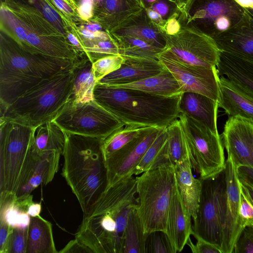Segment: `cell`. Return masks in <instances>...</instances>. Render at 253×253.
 I'll list each match as a JSON object with an SVG mask.
<instances>
[{"label": "cell", "instance_id": "cell-27", "mask_svg": "<svg viewBox=\"0 0 253 253\" xmlns=\"http://www.w3.org/2000/svg\"><path fill=\"white\" fill-rule=\"evenodd\" d=\"M115 88L139 90L150 94L169 97L181 93L180 86L171 73L165 69L161 73L141 81L120 84L109 85Z\"/></svg>", "mask_w": 253, "mask_h": 253}, {"label": "cell", "instance_id": "cell-42", "mask_svg": "<svg viewBox=\"0 0 253 253\" xmlns=\"http://www.w3.org/2000/svg\"><path fill=\"white\" fill-rule=\"evenodd\" d=\"M233 253H253V226L245 227L242 230Z\"/></svg>", "mask_w": 253, "mask_h": 253}, {"label": "cell", "instance_id": "cell-50", "mask_svg": "<svg viewBox=\"0 0 253 253\" xmlns=\"http://www.w3.org/2000/svg\"><path fill=\"white\" fill-rule=\"evenodd\" d=\"M10 24L15 30L18 38L21 41H26L27 34L25 30L17 23V21L12 16H8Z\"/></svg>", "mask_w": 253, "mask_h": 253}, {"label": "cell", "instance_id": "cell-44", "mask_svg": "<svg viewBox=\"0 0 253 253\" xmlns=\"http://www.w3.org/2000/svg\"><path fill=\"white\" fill-rule=\"evenodd\" d=\"M197 240L195 244L191 241L190 238L188 239L187 245L193 253H222L221 249L210 242L198 237H194Z\"/></svg>", "mask_w": 253, "mask_h": 253}, {"label": "cell", "instance_id": "cell-4", "mask_svg": "<svg viewBox=\"0 0 253 253\" xmlns=\"http://www.w3.org/2000/svg\"><path fill=\"white\" fill-rule=\"evenodd\" d=\"M76 61L3 46L0 58V109L43 80L73 66Z\"/></svg>", "mask_w": 253, "mask_h": 253}, {"label": "cell", "instance_id": "cell-25", "mask_svg": "<svg viewBox=\"0 0 253 253\" xmlns=\"http://www.w3.org/2000/svg\"><path fill=\"white\" fill-rule=\"evenodd\" d=\"M33 202L31 194L17 197L12 193L0 192V221L13 228L28 227L31 217L28 209Z\"/></svg>", "mask_w": 253, "mask_h": 253}, {"label": "cell", "instance_id": "cell-10", "mask_svg": "<svg viewBox=\"0 0 253 253\" xmlns=\"http://www.w3.org/2000/svg\"><path fill=\"white\" fill-rule=\"evenodd\" d=\"M202 181V191L197 216L193 219L192 235L221 249L226 201L225 170L214 177Z\"/></svg>", "mask_w": 253, "mask_h": 253}, {"label": "cell", "instance_id": "cell-26", "mask_svg": "<svg viewBox=\"0 0 253 253\" xmlns=\"http://www.w3.org/2000/svg\"><path fill=\"white\" fill-rule=\"evenodd\" d=\"M189 159L175 167V180L185 207L194 219L197 216L202 181L192 173Z\"/></svg>", "mask_w": 253, "mask_h": 253}, {"label": "cell", "instance_id": "cell-62", "mask_svg": "<svg viewBox=\"0 0 253 253\" xmlns=\"http://www.w3.org/2000/svg\"><path fill=\"white\" fill-rule=\"evenodd\" d=\"M96 0V1H98L100 2V1H102L103 0Z\"/></svg>", "mask_w": 253, "mask_h": 253}, {"label": "cell", "instance_id": "cell-22", "mask_svg": "<svg viewBox=\"0 0 253 253\" xmlns=\"http://www.w3.org/2000/svg\"><path fill=\"white\" fill-rule=\"evenodd\" d=\"M218 102L203 94L185 92L182 93L180 112L196 120L218 133L217 127Z\"/></svg>", "mask_w": 253, "mask_h": 253}, {"label": "cell", "instance_id": "cell-1", "mask_svg": "<svg viewBox=\"0 0 253 253\" xmlns=\"http://www.w3.org/2000/svg\"><path fill=\"white\" fill-rule=\"evenodd\" d=\"M136 177H126L109 187L75 235L95 253H123L127 216L137 205Z\"/></svg>", "mask_w": 253, "mask_h": 253}, {"label": "cell", "instance_id": "cell-31", "mask_svg": "<svg viewBox=\"0 0 253 253\" xmlns=\"http://www.w3.org/2000/svg\"><path fill=\"white\" fill-rule=\"evenodd\" d=\"M106 25L112 30L144 8L139 0H104Z\"/></svg>", "mask_w": 253, "mask_h": 253}, {"label": "cell", "instance_id": "cell-15", "mask_svg": "<svg viewBox=\"0 0 253 253\" xmlns=\"http://www.w3.org/2000/svg\"><path fill=\"white\" fill-rule=\"evenodd\" d=\"M227 156L236 167L253 168V122L240 116L229 117L222 134Z\"/></svg>", "mask_w": 253, "mask_h": 253}, {"label": "cell", "instance_id": "cell-18", "mask_svg": "<svg viewBox=\"0 0 253 253\" xmlns=\"http://www.w3.org/2000/svg\"><path fill=\"white\" fill-rule=\"evenodd\" d=\"M117 70L107 75L97 83L106 85H120L134 83L156 75L166 68L158 59L124 57Z\"/></svg>", "mask_w": 253, "mask_h": 253}, {"label": "cell", "instance_id": "cell-47", "mask_svg": "<svg viewBox=\"0 0 253 253\" xmlns=\"http://www.w3.org/2000/svg\"><path fill=\"white\" fill-rule=\"evenodd\" d=\"M238 179L241 191L253 205V183L239 175Z\"/></svg>", "mask_w": 253, "mask_h": 253}, {"label": "cell", "instance_id": "cell-61", "mask_svg": "<svg viewBox=\"0 0 253 253\" xmlns=\"http://www.w3.org/2000/svg\"><path fill=\"white\" fill-rule=\"evenodd\" d=\"M187 0H177L180 10Z\"/></svg>", "mask_w": 253, "mask_h": 253}, {"label": "cell", "instance_id": "cell-48", "mask_svg": "<svg viewBox=\"0 0 253 253\" xmlns=\"http://www.w3.org/2000/svg\"><path fill=\"white\" fill-rule=\"evenodd\" d=\"M179 15L174 16L167 21L164 30L166 33L172 35L180 31L181 26L178 19Z\"/></svg>", "mask_w": 253, "mask_h": 253}, {"label": "cell", "instance_id": "cell-51", "mask_svg": "<svg viewBox=\"0 0 253 253\" xmlns=\"http://www.w3.org/2000/svg\"><path fill=\"white\" fill-rule=\"evenodd\" d=\"M82 34L88 39L96 38L98 40H107L111 37L109 34L99 31L93 32L87 30H83Z\"/></svg>", "mask_w": 253, "mask_h": 253}, {"label": "cell", "instance_id": "cell-60", "mask_svg": "<svg viewBox=\"0 0 253 253\" xmlns=\"http://www.w3.org/2000/svg\"><path fill=\"white\" fill-rule=\"evenodd\" d=\"M86 30L94 32L99 31L101 29V27L100 24L98 23H93L88 24L86 26Z\"/></svg>", "mask_w": 253, "mask_h": 253}, {"label": "cell", "instance_id": "cell-30", "mask_svg": "<svg viewBox=\"0 0 253 253\" xmlns=\"http://www.w3.org/2000/svg\"><path fill=\"white\" fill-rule=\"evenodd\" d=\"M61 155L54 154L39 157V159L30 179L20 190L17 197L28 195L40 185H46L53 179L58 170Z\"/></svg>", "mask_w": 253, "mask_h": 253}, {"label": "cell", "instance_id": "cell-3", "mask_svg": "<svg viewBox=\"0 0 253 253\" xmlns=\"http://www.w3.org/2000/svg\"><path fill=\"white\" fill-rule=\"evenodd\" d=\"M182 93L165 97L96 83L93 98L125 125L163 128L178 119Z\"/></svg>", "mask_w": 253, "mask_h": 253}, {"label": "cell", "instance_id": "cell-8", "mask_svg": "<svg viewBox=\"0 0 253 253\" xmlns=\"http://www.w3.org/2000/svg\"><path fill=\"white\" fill-rule=\"evenodd\" d=\"M178 118L192 169L202 180L215 177L224 169L226 161L219 133L184 113H180Z\"/></svg>", "mask_w": 253, "mask_h": 253}, {"label": "cell", "instance_id": "cell-35", "mask_svg": "<svg viewBox=\"0 0 253 253\" xmlns=\"http://www.w3.org/2000/svg\"><path fill=\"white\" fill-rule=\"evenodd\" d=\"M113 37L118 47L119 54L123 57L158 59L159 54L164 50L138 39Z\"/></svg>", "mask_w": 253, "mask_h": 253}, {"label": "cell", "instance_id": "cell-23", "mask_svg": "<svg viewBox=\"0 0 253 253\" xmlns=\"http://www.w3.org/2000/svg\"><path fill=\"white\" fill-rule=\"evenodd\" d=\"M65 132L52 121L43 123L33 129L31 149L38 157L63 155Z\"/></svg>", "mask_w": 253, "mask_h": 253}, {"label": "cell", "instance_id": "cell-16", "mask_svg": "<svg viewBox=\"0 0 253 253\" xmlns=\"http://www.w3.org/2000/svg\"><path fill=\"white\" fill-rule=\"evenodd\" d=\"M226 201L223 227L222 253H233L235 244L242 231L239 220L240 189L237 167L230 157L225 161Z\"/></svg>", "mask_w": 253, "mask_h": 253}, {"label": "cell", "instance_id": "cell-57", "mask_svg": "<svg viewBox=\"0 0 253 253\" xmlns=\"http://www.w3.org/2000/svg\"><path fill=\"white\" fill-rule=\"evenodd\" d=\"M53 1L58 8L67 13L71 12V9L70 7L62 0H53Z\"/></svg>", "mask_w": 253, "mask_h": 253}, {"label": "cell", "instance_id": "cell-39", "mask_svg": "<svg viewBox=\"0 0 253 253\" xmlns=\"http://www.w3.org/2000/svg\"><path fill=\"white\" fill-rule=\"evenodd\" d=\"M120 54L105 56L92 63V69L96 83L107 75L118 70L124 61Z\"/></svg>", "mask_w": 253, "mask_h": 253}, {"label": "cell", "instance_id": "cell-9", "mask_svg": "<svg viewBox=\"0 0 253 253\" xmlns=\"http://www.w3.org/2000/svg\"><path fill=\"white\" fill-rule=\"evenodd\" d=\"M245 12L236 0H187L178 19L213 39L240 22Z\"/></svg>", "mask_w": 253, "mask_h": 253}, {"label": "cell", "instance_id": "cell-2", "mask_svg": "<svg viewBox=\"0 0 253 253\" xmlns=\"http://www.w3.org/2000/svg\"><path fill=\"white\" fill-rule=\"evenodd\" d=\"M65 134L62 175L79 202L83 218L88 217L108 186L103 138Z\"/></svg>", "mask_w": 253, "mask_h": 253}, {"label": "cell", "instance_id": "cell-24", "mask_svg": "<svg viewBox=\"0 0 253 253\" xmlns=\"http://www.w3.org/2000/svg\"><path fill=\"white\" fill-rule=\"evenodd\" d=\"M218 107L229 117L240 116L253 122V99L241 92L223 76L218 80Z\"/></svg>", "mask_w": 253, "mask_h": 253}, {"label": "cell", "instance_id": "cell-55", "mask_svg": "<svg viewBox=\"0 0 253 253\" xmlns=\"http://www.w3.org/2000/svg\"><path fill=\"white\" fill-rule=\"evenodd\" d=\"M41 204L40 203H33L28 209V213L31 217H35L40 215L41 211Z\"/></svg>", "mask_w": 253, "mask_h": 253}, {"label": "cell", "instance_id": "cell-58", "mask_svg": "<svg viewBox=\"0 0 253 253\" xmlns=\"http://www.w3.org/2000/svg\"><path fill=\"white\" fill-rule=\"evenodd\" d=\"M244 8L253 10V0H236Z\"/></svg>", "mask_w": 253, "mask_h": 253}, {"label": "cell", "instance_id": "cell-36", "mask_svg": "<svg viewBox=\"0 0 253 253\" xmlns=\"http://www.w3.org/2000/svg\"><path fill=\"white\" fill-rule=\"evenodd\" d=\"M146 127L124 125L103 138L102 149L105 160L135 138Z\"/></svg>", "mask_w": 253, "mask_h": 253}, {"label": "cell", "instance_id": "cell-7", "mask_svg": "<svg viewBox=\"0 0 253 253\" xmlns=\"http://www.w3.org/2000/svg\"><path fill=\"white\" fill-rule=\"evenodd\" d=\"M136 177L137 210L147 234L166 232L169 205L176 183L175 167L163 164Z\"/></svg>", "mask_w": 253, "mask_h": 253}, {"label": "cell", "instance_id": "cell-43", "mask_svg": "<svg viewBox=\"0 0 253 253\" xmlns=\"http://www.w3.org/2000/svg\"><path fill=\"white\" fill-rule=\"evenodd\" d=\"M239 220L242 230L245 227L253 226V205L241 190Z\"/></svg>", "mask_w": 253, "mask_h": 253}, {"label": "cell", "instance_id": "cell-21", "mask_svg": "<svg viewBox=\"0 0 253 253\" xmlns=\"http://www.w3.org/2000/svg\"><path fill=\"white\" fill-rule=\"evenodd\" d=\"M163 32L152 23L145 9L112 30L113 36L138 39L164 49L166 40Z\"/></svg>", "mask_w": 253, "mask_h": 253}, {"label": "cell", "instance_id": "cell-5", "mask_svg": "<svg viewBox=\"0 0 253 253\" xmlns=\"http://www.w3.org/2000/svg\"><path fill=\"white\" fill-rule=\"evenodd\" d=\"M73 66L43 80L0 109V118L32 127L52 121L70 99Z\"/></svg>", "mask_w": 253, "mask_h": 253}, {"label": "cell", "instance_id": "cell-6", "mask_svg": "<svg viewBox=\"0 0 253 253\" xmlns=\"http://www.w3.org/2000/svg\"><path fill=\"white\" fill-rule=\"evenodd\" d=\"M0 192L15 194L30 179L39 157L31 150L33 127L0 119Z\"/></svg>", "mask_w": 253, "mask_h": 253}, {"label": "cell", "instance_id": "cell-37", "mask_svg": "<svg viewBox=\"0 0 253 253\" xmlns=\"http://www.w3.org/2000/svg\"><path fill=\"white\" fill-rule=\"evenodd\" d=\"M84 48L92 63L109 55L119 54L116 42L112 37L107 40H99L96 42L85 45Z\"/></svg>", "mask_w": 253, "mask_h": 253}, {"label": "cell", "instance_id": "cell-17", "mask_svg": "<svg viewBox=\"0 0 253 253\" xmlns=\"http://www.w3.org/2000/svg\"><path fill=\"white\" fill-rule=\"evenodd\" d=\"M213 40L220 51L253 63V13L245 8L240 22Z\"/></svg>", "mask_w": 253, "mask_h": 253}, {"label": "cell", "instance_id": "cell-53", "mask_svg": "<svg viewBox=\"0 0 253 253\" xmlns=\"http://www.w3.org/2000/svg\"><path fill=\"white\" fill-rule=\"evenodd\" d=\"M44 16L50 21H54L58 19V15L55 10L48 5H45L43 8Z\"/></svg>", "mask_w": 253, "mask_h": 253}, {"label": "cell", "instance_id": "cell-19", "mask_svg": "<svg viewBox=\"0 0 253 253\" xmlns=\"http://www.w3.org/2000/svg\"><path fill=\"white\" fill-rule=\"evenodd\" d=\"M192 232L191 216L185 207L175 183L169 205L166 231L174 253L183 250Z\"/></svg>", "mask_w": 253, "mask_h": 253}, {"label": "cell", "instance_id": "cell-41", "mask_svg": "<svg viewBox=\"0 0 253 253\" xmlns=\"http://www.w3.org/2000/svg\"><path fill=\"white\" fill-rule=\"evenodd\" d=\"M148 9L157 13L166 22L180 14V7L176 0H158Z\"/></svg>", "mask_w": 253, "mask_h": 253}, {"label": "cell", "instance_id": "cell-54", "mask_svg": "<svg viewBox=\"0 0 253 253\" xmlns=\"http://www.w3.org/2000/svg\"><path fill=\"white\" fill-rule=\"evenodd\" d=\"M26 41L30 45L37 49L40 45L42 40L37 35L30 33L27 35Z\"/></svg>", "mask_w": 253, "mask_h": 253}, {"label": "cell", "instance_id": "cell-12", "mask_svg": "<svg viewBox=\"0 0 253 253\" xmlns=\"http://www.w3.org/2000/svg\"><path fill=\"white\" fill-rule=\"evenodd\" d=\"M181 26L175 34L170 35L163 32L166 40L164 50L185 64L216 67L220 50L214 40L193 27Z\"/></svg>", "mask_w": 253, "mask_h": 253}, {"label": "cell", "instance_id": "cell-34", "mask_svg": "<svg viewBox=\"0 0 253 253\" xmlns=\"http://www.w3.org/2000/svg\"><path fill=\"white\" fill-rule=\"evenodd\" d=\"M167 151L169 163L175 167L189 159L185 136L178 119L166 127Z\"/></svg>", "mask_w": 253, "mask_h": 253}, {"label": "cell", "instance_id": "cell-32", "mask_svg": "<svg viewBox=\"0 0 253 253\" xmlns=\"http://www.w3.org/2000/svg\"><path fill=\"white\" fill-rule=\"evenodd\" d=\"M147 235L137 212V205L133 206L127 218L123 253H145Z\"/></svg>", "mask_w": 253, "mask_h": 253}, {"label": "cell", "instance_id": "cell-52", "mask_svg": "<svg viewBox=\"0 0 253 253\" xmlns=\"http://www.w3.org/2000/svg\"><path fill=\"white\" fill-rule=\"evenodd\" d=\"M238 175L243 176L253 183V168L240 166L237 167Z\"/></svg>", "mask_w": 253, "mask_h": 253}, {"label": "cell", "instance_id": "cell-46", "mask_svg": "<svg viewBox=\"0 0 253 253\" xmlns=\"http://www.w3.org/2000/svg\"><path fill=\"white\" fill-rule=\"evenodd\" d=\"M59 253H92L85 245L75 238L59 251Z\"/></svg>", "mask_w": 253, "mask_h": 253}, {"label": "cell", "instance_id": "cell-40", "mask_svg": "<svg viewBox=\"0 0 253 253\" xmlns=\"http://www.w3.org/2000/svg\"><path fill=\"white\" fill-rule=\"evenodd\" d=\"M28 227L14 228L4 253H26Z\"/></svg>", "mask_w": 253, "mask_h": 253}, {"label": "cell", "instance_id": "cell-20", "mask_svg": "<svg viewBox=\"0 0 253 253\" xmlns=\"http://www.w3.org/2000/svg\"><path fill=\"white\" fill-rule=\"evenodd\" d=\"M216 69L239 90L253 99V63L220 51Z\"/></svg>", "mask_w": 253, "mask_h": 253}, {"label": "cell", "instance_id": "cell-14", "mask_svg": "<svg viewBox=\"0 0 253 253\" xmlns=\"http://www.w3.org/2000/svg\"><path fill=\"white\" fill-rule=\"evenodd\" d=\"M162 129L146 127L135 138L105 160L108 188L120 180L132 175L133 170Z\"/></svg>", "mask_w": 253, "mask_h": 253}, {"label": "cell", "instance_id": "cell-38", "mask_svg": "<svg viewBox=\"0 0 253 253\" xmlns=\"http://www.w3.org/2000/svg\"><path fill=\"white\" fill-rule=\"evenodd\" d=\"M145 253H174L165 231L157 230L147 234Z\"/></svg>", "mask_w": 253, "mask_h": 253}, {"label": "cell", "instance_id": "cell-13", "mask_svg": "<svg viewBox=\"0 0 253 253\" xmlns=\"http://www.w3.org/2000/svg\"><path fill=\"white\" fill-rule=\"evenodd\" d=\"M158 59L177 81L181 93H198L218 101L219 76L216 67L208 68L185 64L164 49L159 54Z\"/></svg>", "mask_w": 253, "mask_h": 253}, {"label": "cell", "instance_id": "cell-56", "mask_svg": "<svg viewBox=\"0 0 253 253\" xmlns=\"http://www.w3.org/2000/svg\"><path fill=\"white\" fill-rule=\"evenodd\" d=\"M68 39L70 42L74 46L81 51H85L84 47H83L77 38L72 34H70L68 36Z\"/></svg>", "mask_w": 253, "mask_h": 253}, {"label": "cell", "instance_id": "cell-29", "mask_svg": "<svg viewBox=\"0 0 253 253\" xmlns=\"http://www.w3.org/2000/svg\"><path fill=\"white\" fill-rule=\"evenodd\" d=\"M52 225L40 215L31 217L26 253H56Z\"/></svg>", "mask_w": 253, "mask_h": 253}, {"label": "cell", "instance_id": "cell-59", "mask_svg": "<svg viewBox=\"0 0 253 253\" xmlns=\"http://www.w3.org/2000/svg\"><path fill=\"white\" fill-rule=\"evenodd\" d=\"M157 0H139L141 5L145 9L149 8L154 2ZM176 0L177 1V0Z\"/></svg>", "mask_w": 253, "mask_h": 253}, {"label": "cell", "instance_id": "cell-33", "mask_svg": "<svg viewBox=\"0 0 253 253\" xmlns=\"http://www.w3.org/2000/svg\"><path fill=\"white\" fill-rule=\"evenodd\" d=\"M168 138L166 128H162L133 170L132 175L141 174L161 165L171 164L167 151Z\"/></svg>", "mask_w": 253, "mask_h": 253}, {"label": "cell", "instance_id": "cell-11", "mask_svg": "<svg viewBox=\"0 0 253 253\" xmlns=\"http://www.w3.org/2000/svg\"><path fill=\"white\" fill-rule=\"evenodd\" d=\"M52 121L65 132L102 138L125 125L94 99L69 100Z\"/></svg>", "mask_w": 253, "mask_h": 253}, {"label": "cell", "instance_id": "cell-49", "mask_svg": "<svg viewBox=\"0 0 253 253\" xmlns=\"http://www.w3.org/2000/svg\"><path fill=\"white\" fill-rule=\"evenodd\" d=\"M92 4L91 0H83L78 11L80 16L87 19L92 16Z\"/></svg>", "mask_w": 253, "mask_h": 253}, {"label": "cell", "instance_id": "cell-45", "mask_svg": "<svg viewBox=\"0 0 253 253\" xmlns=\"http://www.w3.org/2000/svg\"><path fill=\"white\" fill-rule=\"evenodd\" d=\"M7 223L0 221V253H4L9 238L13 230Z\"/></svg>", "mask_w": 253, "mask_h": 253}, {"label": "cell", "instance_id": "cell-28", "mask_svg": "<svg viewBox=\"0 0 253 253\" xmlns=\"http://www.w3.org/2000/svg\"><path fill=\"white\" fill-rule=\"evenodd\" d=\"M73 71V83L70 100L75 102H85L93 100V90L96 81L92 61L87 56L80 58L75 63Z\"/></svg>", "mask_w": 253, "mask_h": 253}]
</instances>
